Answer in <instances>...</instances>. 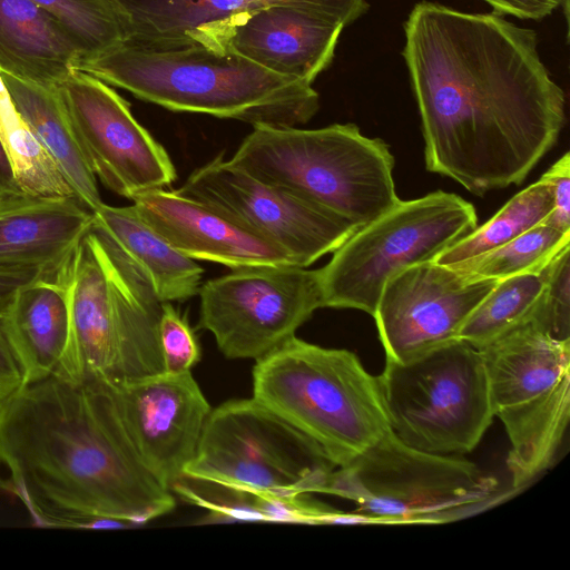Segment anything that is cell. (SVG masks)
<instances>
[{
    "label": "cell",
    "instance_id": "cell-1",
    "mask_svg": "<svg viewBox=\"0 0 570 570\" xmlns=\"http://www.w3.org/2000/svg\"><path fill=\"white\" fill-rule=\"evenodd\" d=\"M404 35L426 169L479 196L520 185L566 120L564 92L540 59L535 31L497 12L421 1Z\"/></svg>",
    "mask_w": 570,
    "mask_h": 570
},
{
    "label": "cell",
    "instance_id": "cell-2",
    "mask_svg": "<svg viewBox=\"0 0 570 570\" xmlns=\"http://www.w3.org/2000/svg\"><path fill=\"white\" fill-rule=\"evenodd\" d=\"M0 461L8 489L42 527L141 524L176 504L138 455L104 382L51 376L22 385L0 404Z\"/></svg>",
    "mask_w": 570,
    "mask_h": 570
},
{
    "label": "cell",
    "instance_id": "cell-3",
    "mask_svg": "<svg viewBox=\"0 0 570 570\" xmlns=\"http://www.w3.org/2000/svg\"><path fill=\"white\" fill-rule=\"evenodd\" d=\"M77 70L173 111L253 127L304 125L320 107L312 85L269 71L226 45L150 50L124 43L80 60Z\"/></svg>",
    "mask_w": 570,
    "mask_h": 570
},
{
    "label": "cell",
    "instance_id": "cell-4",
    "mask_svg": "<svg viewBox=\"0 0 570 570\" xmlns=\"http://www.w3.org/2000/svg\"><path fill=\"white\" fill-rule=\"evenodd\" d=\"M63 275L70 346L58 379L118 384L164 372L161 302L96 220L68 258Z\"/></svg>",
    "mask_w": 570,
    "mask_h": 570
},
{
    "label": "cell",
    "instance_id": "cell-5",
    "mask_svg": "<svg viewBox=\"0 0 570 570\" xmlns=\"http://www.w3.org/2000/svg\"><path fill=\"white\" fill-rule=\"evenodd\" d=\"M344 466L391 431L379 376L358 356L296 336L256 360L253 396Z\"/></svg>",
    "mask_w": 570,
    "mask_h": 570
},
{
    "label": "cell",
    "instance_id": "cell-6",
    "mask_svg": "<svg viewBox=\"0 0 570 570\" xmlns=\"http://www.w3.org/2000/svg\"><path fill=\"white\" fill-rule=\"evenodd\" d=\"M229 159L249 175L362 227L401 199L394 158L354 124L318 129L255 126Z\"/></svg>",
    "mask_w": 570,
    "mask_h": 570
},
{
    "label": "cell",
    "instance_id": "cell-7",
    "mask_svg": "<svg viewBox=\"0 0 570 570\" xmlns=\"http://www.w3.org/2000/svg\"><path fill=\"white\" fill-rule=\"evenodd\" d=\"M500 483L475 463L424 452L390 431L352 462L336 468L324 493L356 505L364 522L442 523L499 500Z\"/></svg>",
    "mask_w": 570,
    "mask_h": 570
},
{
    "label": "cell",
    "instance_id": "cell-8",
    "mask_svg": "<svg viewBox=\"0 0 570 570\" xmlns=\"http://www.w3.org/2000/svg\"><path fill=\"white\" fill-rule=\"evenodd\" d=\"M493 415L507 432V466L519 490L548 470L570 414V340H556L533 321L484 347Z\"/></svg>",
    "mask_w": 570,
    "mask_h": 570
},
{
    "label": "cell",
    "instance_id": "cell-9",
    "mask_svg": "<svg viewBox=\"0 0 570 570\" xmlns=\"http://www.w3.org/2000/svg\"><path fill=\"white\" fill-rule=\"evenodd\" d=\"M379 381L392 433L414 449L469 453L493 421L483 355L463 340L406 362L386 360Z\"/></svg>",
    "mask_w": 570,
    "mask_h": 570
},
{
    "label": "cell",
    "instance_id": "cell-10",
    "mask_svg": "<svg viewBox=\"0 0 570 570\" xmlns=\"http://www.w3.org/2000/svg\"><path fill=\"white\" fill-rule=\"evenodd\" d=\"M478 224L474 206L438 190L400 200L360 227L318 268L323 307L374 314L386 281L405 267L433 262Z\"/></svg>",
    "mask_w": 570,
    "mask_h": 570
},
{
    "label": "cell",
    "instance_id": "cell-11",
    "mask_svg": "<svg viewBox=\"0 0 570 570\" xmlns=\"http://www.w3.org/2000/svg\"><path fill=\"white\" fill-rule=\"evenodd\" d=\"M336 465L309 438L252 399L212 410L184 475L255 494L324 493Z\"/></svg>",
    "mask_w": 570,
    "mask_h": 570
},
{
    "label": "cell",
    "instance_id": "cell-12",
    "mask_svg": "<svg viewBox=\"0 0 570 570\" xmlns=\"http://www.w3.org/2000/svg\"><path fill=\"white\" fill-rule=\"evenodd\" d=\"M198 295V327L227 358L265 356L323 307L318 269L296 265L232 269L202 284Z\"/></svg>",
    "mask_w": 570,
    "mask_h": 570
},
{
    "label": "cell",
    "instance_id": "cell-13",
    "mask_svg": "<svg viewBox=\"0 0 570 570\" xmlns=\"http://www.w3.org/2000/svg\"><path fill=\"white\" fill-rule=\"evenodd\" d=\"M284 249L307 267L337 249L360 227L216 156L177 189Z\"/></svg>",
    "mask_w": 570,
    "mask_h": 570
},
{
    "label": "cell",
    "instance_id": "cell-14",
    "mask_svg": "<svg viewBox=\"0 0 570 570\" xmlns=\"http://www.w3.org/2000/svg\"><path fill=\"white\" fill-rule=\"evenodd\" d=\"M55 90L87 163L108 189L132 200L176 180L166 149L109 85L76 70Z\"/></svg>",
    "mask_w": 570,
    "mask_h": 570
},
{
    "label": "cell",
    "instance_id": "cell-15",
    "mask_svg": "<svg viewBox=\"0 0 570 570\" xmlns=\"http://www.w3.org/2000/svg\"><path fill=\"white\" fill-rule=\"evenodd\" d=\"M498 282L435 261L390 277L372 315L386 360L406 362L460 340L464 323Z\"/></svg>",
    "mask_w": 570,
    "mask_h": 570
},
{
    "label": "cell",
    "instance_id": "cell-16",
    "mask_svg": "<svg viewBox=\"0 0 570 570\" xmlns=\"http://www.w3.org/2000/svg\"><path fill=\"white\" fill-rule=\"evenodd\" d=\"M370 8L366 0L271 4L235 16L215 46H228L265 69L312 85L333 61L342 30Z\"/></svg>",
    "mask_w": 570,
    "mask_h": 570
},
{
    "label": "cell",
    "instance_id": "cell-17",
    "mask_svg": "<svg viewBox=\"0 0 570 570\" xmlns=\"http://www.w3.org/2000/svg\"><path fill=\"white\" fill-rule=\"evenodd\" d=\"M108 385L138 455L171 491L193 460L212 411L191 371Z\"/></svg>",
    "mask_w": 570,
    "mask_h": 570
},
{
    "label": "cell",
    "instance_id": "cell-18",
    "mask_svg": "<svg viewBox=\"0 0 570 570\" xmlns=\"http://www.w3.org/2000/svg\"><path fill=\"white\" fill-rule=\"evenodd\" d=\"M132 202L149 226L191 259L214 262L230 269L295 265L277 245L177 189L141 193Z\"/></svg>",
    "mask_w": 570,
    "mask_h": 570
},
{
    "label": "cell",
    "instance_id": "cell-19",
    "mask_svg": "<svg viewBox=\"0 0 570 570\" xmlns=\"http://www.w3.org/2000/svg\"><path fill=\"white\" fill-rule=\"evenodd\" d=\"M66 263L24 285L1 318L22 385L60 377L66 366L70 346Z\"/></svg>",
    "mask_w": 570,
    "mask_h": 570
},
{
    "label": "cell",
    "instance_id": "cell-20",
    "mask_svg": "<svg viewBox=\"0 0 570 570\" xmlns=\"http://www.w3.org/2000/svg\"><path fill=\"white\" fill-rule=\"evenodd\" d=\"M127 45L150 50L214 46L235 16L271 4H321L337 0H114Z\"/></svg>",
    "mask_w": 570,
    "mask_h": 570
},
{
    "label": "cell",
    "instance_id": "cell-21",
    "mask_svg": "<svg viewBox=\"0 0 570 570\" xmlns=\"http://www.w3.org/2000/svg\"><path fill=\"white\" fill-rule=\"evenodd\" d=\"M94 219L75 199H35L1 209L0 271L61 267Z\"/></svg>",
    "mask_w": 570,
    "mask_h": 570
},
{
    "label": "cell",
    "instance_id": "cell-22",
    "mask_svg": "<svg viewBox=\"0 0 570 570\" xmlns=\"http://www.w3.org/2000/svg\"><path fill=\"white\" fill-rule=\"evenodd\" d=\"M83 58L72 35L32 0H0V71L55 87Z\"/></svg>",
    "mask_w": 570,
    "mask_h": 570
},
{
    "label": "cell",
    "instance_id": "cell-23",
    "mask_svg": "<svg viewBox=\"0 0 570 570\" xmlns=\"http://www.w3.org/2000/svg\"><path fill=\"white\" fill-rule=\"evenodd\" d=\"M95 220L141 271L161 303L185 302L198 295L204 268L175 249L134 205L115 207L104 203L95 212Z\"/></svg>",
    "mask_w": 570,
    "mask_h": 570
},
{
    "label": "cell",
    "instance_id": "cell-24",
    "mask_svg": "<svg viewBox=\"0 0 570 570\" xmlns=\"http://www.w3.org/2000/svg\"><path fill=\"white\" fill-rule=\"evenodd\" d=\"M0 76L33 136L55 160L79 202L95 214L104 204L97 177L85 158L55 87L1 71Z\"/></svg>",
    "mask_w": 570,
    "mask_h": 570
},
{
    "label": "cell",
    "instance_id": "cell-25",
    "mask_svg": "<svg viewBox=\"0 0 570 570\" xmlns=\"http://www.w3.org/2000/svg\"><path fill=\"white\" fill-rule=\"evenodd\" d=\"M553 206L552 186L540 178L513 196L481 227L446 248L435 262L450 266L500 247L543 222Z\"/></svg>",
    "mask_w": 570,
    "mask_h": 570
},
{
    "label": "cell",
    "instance_id": "cell-26",
    "mask_svg": "<svg viewBox=\"0 0 570 570\" xmlns=\"http://www.w3.org/2000/svg\"><path fill=\"white\" fill-rule=\"evenodd\" d=\"M542 288L539 274L499 281L464 323L460 340L481 350L509 331L532 321Z\"/></svg>",
    "mask_w": 570,
    "mask_h": 570
},
{
    "label": "cell",
    "instance_id": "cell-27",
    "mask_svg": "<svg viewBox=\"0 0 570 570\" xmlns=\"http://www.w3.org/2000/svg\"><path fill=\"white\" fill-rule=\"evenodd\" d=\"M569 243L570 232H562L541 222L500 247L450 266L474 278L498 281L540 274Z\"/></svg>",
    "mask_w": 570,
    "mask_h": 570
},
{
    "label": "cell",
    "instance_id": "cell-28",
    "mask_svg": "<svg viewBox=\"0 0 570 570\" xmlns=\"http://www.w3.org/2000/svg\"><path fill=\"white\" fill-rule=\"evenodd\" d=\"M32 1L72 35L82 51V59L102 55L127 41L124 18L114 0Z\"/></svg>",
    "mask_w": 570,
    "mask_h": 570
},
{
    "label": "cell",
    "instance_id": "cell-29",
    "mask_svg": "<svg viewBox=\"0 0 570 570\" xmlns=\"http://www.w3.org/2000/svg\"><path fill=\"white\" fill-rule=\"evenodd\" d=\"M539 275L543 288L532 321L553 338L570 340V246L561 249Z\"/></svg>",
    "mask_w": 570,
    "mask_h": 570
},
{
    "label": "cell",
    "instance_id": "cell-30",
    "mask_svg": "<svg viewBox=\"0 0 570 570\" xmlns=\"http://www.w3.org/2000/svg\"><path fill=\"white\" fill-rule=\"evenodd\" d=\"M158 338L165 372H188L200 361V347L193 328L170 302L161 303Z\"/></svg>",
    "mask_w": 570,
    "mask_h": 570
},
{
    "label": "cell",
    "instance_id": "cell-31",
    "mask_svg": "<svg viewBox=\"0 0 570 570\" xmlns=\"http://www.w3.org/2000/svg\"><path fill=\"white\" fill-rule=\"evenodd\" d=\"M553 189L554 206L542 222L562 232H570V155L566 153L541 177Z\"/></svg>",
    "mask_w": 570,
    "mask_h": 570
},
{
    "label": "cell",
    "instance_id": "cell-32",
    "mask_svg": "<svg viewBox=\"0 0 570 570\" xmlns=\"http://www.w3.org/2000/svg\"><path fill=\"white\" fill-rule=\"evenodd\" d=\"M493 8V12L512 14L520 19L541 20L559 6L569 20V0H483Z\"/></svg>",
    "mask_w": 570,
    "mask_h": 570
},
{
    "label": "cell",
    "instance_id": "cell-33",
    "mask_svg": "<svg viewBox=\"0 0 570 570\" xmlns=\"http://www.w3.org/2000/svg\"><path fill=\"white\" fill-rule=\"evenodd\" d=\"M56 269L28 268L0 271V318L8 313L18 292L24 285Z\"/></svg>",
    "mask_w": 570,
    "mask_h": 570
},
{
    "label": "cell",
    "instance_id": "cell-34",
    "mask_svg": "<svg viewBox=\"0 0 570 570\" xmlns=\"http://www.w3.org/2000/svg\"><path fill=\"white\" fill-rule=\"evenodd\" d=\"M22 386V374L0 318V404Z\"/></svg>",
    "mask_w": 570,
    "mask_h": 570
},
{
    "label": "cell",
    "instance_id": "cell-35",
    "mask_svg": "<svg viewBox=\"0 0 570 570\" xmlns=\"http://www.w3.org/2000/svg\"><path fill=\"white\" fill-rule=\"evenodd\" d=\"M35 200L17 184L9 159L0 141V210Z\"/></svg>",
    "mask_w": 570,
    "mask_h": 570
}]
</instances>
